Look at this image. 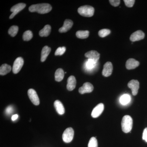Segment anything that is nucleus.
I'll return each mask as SVG.
<instances>
[{"instance_id":"1","label":"nucleus","mask_w":147,"mask_h":147,"mask_svg":"<svg viewBox=\"0 0 147 147\" xmlns=\"http://www.w3.org/2000/svg\"><path fill=\"white\" fill-rule=\"evenodd\" d=\"M52 9L51 5L48 3H40L32 5L29 7L30 12H36L41 14L48 13Z\"/></svg>"},{"instance_id":"2","label":"nucleus","mask_w":147,"mask_h":147,"mask_svg":"<svg viewBox=\"0 0 147 147\" xmlns=\"http://www.w3.org/2000/svg\"><path fill=\"white\" fill-rule=\"evenodd\" d=\"M133 120L130 116L125 115L121 121V127L122 131L125 133L130 132L132 129Z\"/></svg>"},{"instance_id":"3","label":"nucleus","mask_w":147,"mask_h":147,"mask_svg":"<svg viewBox=\"0 0 147 147\" xmlns=\"http://www.w3.org/2000/svg\"><path fill=\"white\" fill-rule=\"evenodd\" d=\"M78 12L81 16L90 17L93 16L94 14V9L91 6H82L78 8Z\"/></svg>"},{"instance_id":"4","label":"nucleus","mask_w":147,"mask_h":147,"mask_svg":"<svg viewBox=\"0 0 147 147\" xmlns=\"http://www.w3.org/2000/svg\"><path fill=\"white\" fill-rule=\"evenodd\" d=\"M74 131L71 127H68L64 131L62 135L63 142L66 143H70L73 140Z\"/></svg>"},{"instance_id":"5","label":"nucleus","mask_w":147,"mask_h":147,"mask_svg":"<svg viewBox=\"0 0 147 147\" xmlns=\"http://www.w3.org/2000/svg\"><path fill=\"white\" fill-rule=\"evenodd\" d=\"M24 60L21 57H19L15 60L13 63L12 71L15 74L18 73L24 65Z\"/></svg>"},{"instance_id":"6","label":"nucleus","mask_w":147,"mask_h":147,"mask_svg":"<svg viewBox=\"0 0 147 147\" xmlns=\"http://www.w3.org/2000/svg\"><path fill=\"white\" fill-rule=\"evenodd\" d=\"M26 7V4L24 3H19L13 6L11 8V11L12 12V13L11 14L10 16H9V18L10 19L13 18L17 13H19L20 11L25 8Z\"/></svg>"},{"instance_id":"7","label":"nucleus","mask_w":147,"mask_h":147,"mask_svg":"<svg viewBox=\"0 0 147 147\" xmlns=\"http://www.w3.org/2000/svg\"><path fill=\"white\" fill-rule=\"evenodd\" d=\"M28 94L29 98L31 102L35 105H39L40 100L36 92L33 89H30L28 92Z\"/></svg>"},{"instance_id":"8","label":"nucleus","mask_w":147,"mask_h":147,"mask_svg":"<svg viewBox=\"0 0 147 147\" xmlns=\"http://www.w3.org/2000/svg\"><path fill=\"white\" fill-rule=\"evenodd\" d=\"M127 86L131 89L132 94L137 95L139 88V83L137 80H131L128 83Z\"/></svg>"},{"instance_id":"9","label":"nucleus","mask_w":147,"mask_h":147,"mask_svg":"<svg viewBox=\"0 0 147 147\" xmlns=\"http://www.w3.org/2000/svg\"><path fill=\"white\" fill-rule=\"evenodd\" d=\"M113 70V65L112 63L107 62L103 66L102 75L105 77H108L112 74Z\"/></svg>"},{"instance_id":"10","label":"nucleus","mask_w":147,"mask_h":147,"mask_svg":"<svg viewBox=\"0 0 147 147\" xmlns=\"http://www.w3.org/2000/svg\"><path fill=\"white\" fill-rule=\"evenodd\" d=\"M104 109V106L103 103H99L98 105H96L92 112L91 116L92 117H98L99 116L102 114Z\"/></svg>"},{"instance_id":"11","label":"nucleus","mask_w":147,"mask_h":147,"mask_svg":"<svg viewBox=\"0 0 147 147\" xmlns=\"http://www.w3.org/2000/svg\"><path fill=\"white\" fill-rule=\"evenodd\" d=\"M85 56L89 59L92 60L96 63L100 58V55L97 51L91 50L86 53Z\"/></svg>"},{"instance_id":"12","label":"nucleus","mask_w":147,"mask_h":147,"mask_svg":"<svg viewBox=\"0 0 147 147\" xmlns=\"http://www.w3.org/2000/svg\"><path fill=\"white\" fill-rule=\"evenodd\" d=\"M94 87L89 82L84 83L83 86L79 88V92L81 94H84L86 93H90L93 91Z\"/></svg>"},{"instance_id":"13","label":"nucleus","mask_w":147,"mask_h":147,"mask_svg":"<svg viewBox=\"0 0 147 147\" xmlns=\"http://www.w3.org/2000/svg\"><path fill=\"white\" fill-rule=\"evenodd\" d=\"M145 34L142 30H137L130 36V40L132 42L138 41L144 38Z\"/></svg>"},{"instance_id":"14","label":"nucleus","mask_w":147,"mask_h":147,"mask_svg":"<svg viewBox=\"0 0 147 147\" xmlns=\"http://www.w3.org/2000/svg\"><path fill=\"white\" fill-rule=\"evenodd\" d=\"M73 25V21L70 19H66L64 22L63 26L59 29L60 33H65L71 29Z\"/></svg>"},{"instance_id":"15","label":"nucleus","mask_w":147,"mask_h":147,"mask_svg":"<svg viewBox=\"0 0 147 147\" xmlns=\"http://www.w3.org/2000/svg\"><path fill=\"white\" fill-rule=\"evenodd\" d=\"M139 64L140 63L139 61L134 59L131 58V59H128L127 61L125 66L127 69H134L139 66Z\"/></svg>"},{"instance_id":"16","label":"nucleus","mask_w":147,"mask_h":147,"mask_svg":"<svg viewBox=\"0 0 147 147\" xmlns=\"http://www.w3.org/2000/svg\"><path fill=\"white\" fill-rule=\"evenodd\" d=\"M76 78L73 76H69L67 79V88L69 91L73 90L76 87Z\"/></svg>"},{"instance_id":"17","label":"nucleus","mask_w":147,"mask_h":147,"mask_svg":"<svg viewBox=\"0 0 147 147\" xmlns=\"http://www.w3.org/2000/svg\"><path fill=\"white\" fill-rule=\"evenodd\" d=\"M54 106L57 113L60 115H63L65 113V108L62 102L59 100H55L54 102Z\"/></svg>"},{"instance_id":"18","label":"nucleus","mask_w":147,"mask_h":147,"mask_svg":"<svg viewBox=\"0 0 147 147\" xmlns=\"http://www.w3.org/2000/svg\"><path fill=\"white\" fill-rule=\"evenodd\" d=\"M51 48L48 46H45L43 47L41 51V59H40L41 62H43L46 60L47 57L51 52Z\"/></svg>"},{"instance_id":"19","label":"nucleus","mask_w":147,"mask_h":147,"mask_svg":"<svg viewBox=\"0 0 147 147\" xmlns=\"http://www.w3.org/2000/svg\"><path fill=\"white\" fill-rule=\"evenodd\" d=\"M51 27L50 25H46L40 31L39 35L41 37L48 36L51 32Z\"/></svg>"},{"instance_id":"20","label":"nucleus","mask_w":147,"mask_h":147,"mask_svg":"<svg viewBox=\"0 0 147 147\" xmlns=\"http://www.w3.org/2000/svg\"><path fill=\"white\" fill-rule=\"evenodd\" d=\"M11 67L10 65L7 64H3L0 67V74L1 75H5L11 71Z\"/></svg>"},{"instance_id":"21","label":"nucleus","mask_w":147,"mask_h":147,"mask_svg":"<svg viewBox=\"0 0 147 147\" xmlns=\"http://www.w3.org/2000/svg\"><path fill=\"white\" fill-rule=\"evenodd\" d=\"M64 73L62 69H58L55 73V81L58 82H61L63 79Z\"/></svg>"},{"instance_id":"22","label":"nucleus","mask_w":147,"mask_h":147,"mask_svg":"<svg viewBox=\"0 0 147 147\" xmlns=\"http://www.w3.org/2000/svg\"><path fill=\"white\" fill-rule=\"evenodd\" d=\"M90 32L88 30H79L76 32V36L81 39H85L88 37Z\"/></svg>"},{"instance_id":"23","label":"nucleus","mask_w":147,"mask_h":147,"mask_svg":"<svg viewBox=\"0 0 147 147\" xmlns=\"http://www.w3.org/2000/svg\"><path fill=\"white\" fill-rule=\"evenodd\" d=\"M130 96L128 94H125L121 96L120 98V102L121 104L123 105H125L128 104L130 102Z\"/></svg>"},{"instance_id":"24","label":"nucleus","mask_w":147,"mask_h":147,"mask_svg":"<svg viewBox=\"0 0 147 147\" xmlns=\"http://www.w3.org/2000/svg\"><path fill=\"white\" fill-rule=\"evenodd\" d=\"M18 31V27L17 26H13L9 28L8 30V34L11 36L14 37L17 34Z\"/></svg>"},{"instance_id":"25","label":"nucleus","mask_w":147,"mask_h":147,"mask_svg":"<svg viewBox=\"0 0 147 147\" xmlns=\"http://www.w3.org/2000/svg\"><path fill=\"white\" fill-rule=\"evenodd\" d=\"M33 34L30 30L26 31L24 33L23 36V38L25 41H29L32 38Z\"/></svg>"},{"instance_id":"26","label":"nucleus","mask_w":147,"mask_h":147,"mask_svg":"<svg viewBox=\"0 0 147 147\" xmlns=\"http://www.w3.org/2000/svg\"><path fill=\"white\" fill-rule=\"evenodd\" d=\"M110 33H111V31L109 29H103L99 31L98 34L100 37L103 38L110 34Z\"/></svg>"},{"instance_id":"27","label":"nucleus","mask_w":147,"mask_h":147,"mask_svg":"<svg viewBox=\"0 0 147 147\" xmlns=\"http://www.w3.org/2000/svg\"><path fill=\"white\" fill-rule=\"evenodd\" d=\"M88 147H98L97 140L95 137H92L90 139Z\"/></svg>"},{"instance_id":"28","label":"nucleus","mask_w":147,"mask_h":147,"mask_svg":"<svg viewBox=\"0 0 147 147\" xmlns=\"http://www.w3.org/2000/svg\"><path fill=\"white\" fill-rule=\"evenodd\" d=\"M66 48L65 47H59L56 50L55 53V55L58 56V55H62L64 54L65 52Z\"/></svg>"},{"instance_id":"29","label":"nucleus","mask_w":147,"mask_h":147,"mask_svg":"<svg viewBox=\"0 0 147 147\" xmlns=\"http://www.w3.org/2000/svg\"><path fill=\"white\" fill-rule=\"evenodd\" d=\"M96 64V63L94 61L91 59H88L86 62V67L87 68L89 69H91L94 67Z\"/></svg>"},{"instance_id":"30","label":"nucleus","mask_w":147,"mask_h":147,"mask_svg":"<svg viewBox=\"0 0 147 147\" xmlns=\"http://www.w3.org/2000/svg\"><path fill=\"white\" fill-rule=\"evenodd\" d=\"M125 4L127 7H131L134 5L135 1L134 0H124Z\"/></svg>"},{"instance_id":"31","label":"nucleus","mask_w":147,"mask_h":147,"mask_svg":"<svg viewBox=\"0 0 147 147\" xmlns=\"http://www.w3.org/2000/svg\"><path fill=\"white\" fill-rule=\"evenodd\" d=\"M109 2L114 7H117L119 5L121 1L119 0H110Z\"/></svg>"},{"instance_id":"32","label":"nucleus","mask_w":147,"mask_h":147,"mask_svg":"<svg viewBox=\"0 0 147 147\" xmlns=\"http://www.w3.org/2000/svg\"><path fill=\"white\" fill-rule=\"evenodd\" d=\"M143 140H145L147 142V127L144 129L143 133V137H142Z\"/></svg>"},{"instance_id":"33","label":"nucleus","mask_w":147,"mask_h":147,"mask_svg":"<svg viewBox=\"0 0 147 147\" xmlns=\"http://www.w3.org/2000/svg\"><path fill=\"white\" fill-rule=\"evenodd\" d=\"M13 111V108L11 106H8L6 109V113L8 114H10L12 113Z\"/></svg>"},{"instance_id":"34","label":"nucleus","mask_w":147,"mask_h":147,"mask_svg":"<svg viewBox=\"0 0 147 147\" xmlns=\"http://www.w3.org/2000/svg\"><path fill=\"white\" fill-rule=\"evenodd\" d=\"M18 115H17V114H16V115H12V117H11V120H12V121H13L16 120L17 119H18Z\"/></svg>"}]
</instances>
